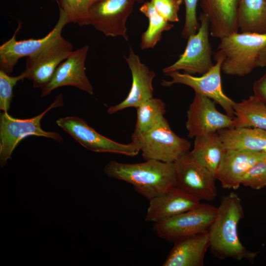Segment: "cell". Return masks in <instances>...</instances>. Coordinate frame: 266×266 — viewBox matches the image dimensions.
<instances>
[{
  "mask_svg": "<svg viewBox=\"0 0 266 266\" xmlns=\"http://www.w3.org/2000/svg\"><path fill=\"white\" fill-rule=\"evenodd\" d=\"M216 217L209 231L210 248L213 256L219 259H246L253 263L258 252H251L241 243L237 227L244 217L241 200L235 192L223 197L217 207Z\"/></svg>",
  "mask_w": 266,
  "mask_h": 266,
  "instance_id": "cell-1",
  "label": "cell"
},
{
  "mask_svg": "<svg viewBox=\"0 0 266 266\" xmlns=\"http://www.w3.org/2000/svg\"><path fill=\"white\" fill-rule=\"evenodd\" d=\"M103 170L109 177L131 184L136 192L148 200L176 187L174 163L147 160L127 164L113 160Z\"/></svg>",
  "mask_w": 266,
  "mask_h": 266,
  "instance_id": "cell-2",
  "label": "cell"
},
{
  "mask_svg": "<svg viewBox=\"0 0 266 266\" xmlns=\"http://www.w3.org/2000/svg\"><path fill=\"white\" fill-rule=\"evenodd\" d=\"M266 33H235L220 39L214 58L221 57V70L227 75L244 76L257 67Z\"/></svg>",
  "mask_w": 266,
  "mask_h": 266,
  "instance_id": "cell-3",
  "label": "cell"
},
{
  "mask_svg": "<svg viewBox=\"0 0 266 266\" xmlns=\"http://www.w3.org/2000/svg\"><path fill=\"white\" fill-rule=\"evenodd\" d=\"M64 104L63 95L59 94L55 100L43 112L31 118L20 119L11 116L8 112H3L0 116V165L3 167L18 143L30 135L43 136L61 143L63 139L57 132L43 130L41 120L50 110Z\"/></svg>",
  "mask_w": 266,
  "mask_h": 266,
  "instance_id": "cell-4",
  "label": "cell"
},
{
  "mask_svg": "<svg viewBox=\"0 0 266 266\" xmlns=\"http://www.w3.org/2000/svg\"><path fill=\"white\" fill-rule=\"evenodd\" d=\"M132 141L138 146L144 160L173 163L189 152L190 142L176 135L165 118L155 128L142 134L133 133Z\"/></svg>",
  "mask_w": 266,
  "mask_h": 266,
  "instance_id": "cell-5",
  "label": "cell"
},
{
  "mask_svg": "<svg viewBox=\"0 0 266 266\" xmlns=\"http://www.w3.org/2000/svg\"><path fill=\"white\" fill-rule=\"evenodd\" d=\"M217 207L200 203L195 208L154 223L153 231L160 238L168 241L191 235L208 232L214 221Z\"/></svg>",
  "mask_w": 266,
  "mask_h": 266,
  "instance_id": "cell-6",
  "label": "cell"
},
{
  "mask_svg": "<svg viewBox=\"0 0 266 266\" xmlns=\"http://www.w3.org/2000/svg\"><path fill=\"white\" fill-rule=\"evenodd\" d=\"M198 20L200 22L199 29L189 37L186 48L179 59L163 69L164 74L182 70L191 75H202L213 66L209 38V22L202 13L200 14Z\"/></svg>",
  "mask_w": 266,
  "mask_h": 266,
  "instance_id": "cell-7",
  "label": "cell"
},
{
  "mask_svg": "<svg viewBox=\"0 0 266 266\" xmlns=\"http://www.w3.org/2000/svg\"><path fill=\"white\" fill-rule=\"evenodd\" d=\"M57 125L86 149L97 153H110L134 157L140 152L133 141L123 144L111 140L96 132L82 118L77 116L62 117Z\"/></svg>",
  "mask_w": 266,
  "mask_h": 266,
  "instance_id": "cell-8",
  "label": "cell"
},
{
  "mask_svg": "<svg viewBox=\"0 0 266 266\" xmlns=\"http://www.w3.org/2000/svg\"><path fill=\"white\" fill-rule=\"evenodd\" d=\"M214 59L216 64L201 76L196 77L186 72L181 73L179 71H174L165 74L171 78V80H163L161 84L165 87L174 84L189 86L195 93L205 96L219 104L226 114L234 118L233 107L236 102L224 93L222 87L221 70L223 59L221 57L214 58Z\"/></svg>",
  "mask_w": 266,
  "mask_h": 266,
  "instance_id": "cell-9",
  "label": "cell"
},
{
  "mask_svg": "<svg viewBox=\"0 0 266 266\" xmlns=\"http://www.w3.org/2000/svg\"><path fill=\"white\" fill-rule=\"evenodd\" d=\"M59 11V17L54 27L47 34L40 38L17 40L16 36L21 27L19 22L11 38L0 46V70L10 74L20 59L38 54L62 36L63 29L68 22L64 12L61 10Z\"/></svg>",
  "mask_w": 266,
  "mask_h": 266,
  "instance_id": "cell-10",
  "label": "cell"
},
{
  "mask_svg": "<svg viewBox=\"0 0 266 266\" xmlns=\"http://www.w3.org/2000/svg\"><path fill=\"white\" fill-rule=\"evenodd\" d=\"M176 187L200 201L217 195L215 177L188 152L174 163Z\"/></svg>",
  "mask_w": 266,
  "mask_h": 266,
  "instance_id": "cell-11",
  "label": "cell"
},
{
  "mask_svg": "<svg viewBox=\"0 0 266 266\" xmlns=\"http://www.w3.org/2000/svg\"><path fill=\"white\" fill-rule=\"evenodd\" d=\"M141 0H100L90 10L89 25L106 36H121L126 41V21L135 2Z\"/></svg>",
  "mask_w": 266,
  "mask_h": 266,
  "instance_id": "cell-12",
  "label": "cell"
},
{
  "mask_svg": "<svg viewBox=\"0 0 266 266\" xmlns=\"http://www.w3.org/2000/svg\"><path fill=\"white\" fill-rule=\"evenodd\" d=\"M211 99L195 93L187 112L186 127L190 138L234 127V118L220 112Z\"/></svg>",
  "mask_w": 266,
  "mask_h": 266,
  "instance_id": "cell-13",
  "label": "cell"
},
{
  "mask_svg": "<svg viewBox=\"0 0 266 266\" xmlns=\"http://www.w3.org/2000/svg\"><path fill=\"white\" fill-rule=\"evenodd\" d=\"M73 51L72 44L61 36L38 54L28 57L25 69L22 72L25 78L33 82L34 88L41 89Z\"/></svg>",
  "mask_w": 266,
  "mask_h": 266,
  "instance_id": "cell-14",
  "label": "cell"
},
{
  "mask_svg": "<svg viewBox=\"0 0 266 266\" xmlns=\"http://www.w3.org/2000/svg\"><path fill=\"white\" fill-rule=\"evenodd\" d=\"M89 50L86 45L70 54L56 68L49 81L41 88V97H45L59 87L71 86L90 95L93 88L85 72V63Z\"/></svg>",
  "mask_w": 266,
  "mask_h": 266,
  "instance_id": "cell-15",
  "label": "cell"
},
{
  "mask_svg": "<svg viewBox=\"0 0 266 266\" xmlns=\"http://www.w3.org/2000/svg\"><path fill=\"white\" fill-rule=\"evenodd\" d=\"M131 71L132 83L126 99L107 110L109 114L129 107L137 108L153 98V80L156 76L153 70L142 63L138 56L130 47L129 55L124 57Z\"/></svg>",
  "mask_w": 266,
  "mask_h": 266,
  "instance_id": "cell-16",
  "label": "cell"
},
{
  "mask_svg": "<svg viewBox=\"0 0 266 266\" xmlns=\"http://www.w3.org/2000/svg\"><path fill=\"white\" fill-rule=\"evenodd\" d=\"M265 159L264 151L228 150L215 174L223 188L237 190L249 168Z\"/></svg>",
  "mask_w": 266,
  "mask_h": 266,
  "instance_id": "cell-17",
  "label": "cell"
},
{
  "mask_svg": "<svg viewBox=\"0 0 266 266\" xmlns=\"http://www.w3.org/2000/svg\"><path fill=\"white\" fill-rule=\"evenodd\" d=\"M145 221L158 223L197 207L196 198L175 187L149 200Z\"/></svg>",
  "mask_w": 266,
  "mask_h": 266,
  "instance_id": "cell-18",
  "label": "cell"
},
{
  "mask_svg": "<svg viewBox=\"0 0 266 266\" xmlns=\"http://www.w3.org/2000/svg\"><path fill=\"white\" fill-rule=\"evenodd\" d=\"M239 0H200L203 13L210 24V34L220 39L238 31Z\"/></svg>",
  "mask_w": 266,
  "mask_h": 266,
  "instance_id": "cell-19",
  "label": "cell"
},
{
  "mask_svg": "<svg viewBox=\"0 0 266 266\" xmlns=\"http://www.w3.org/2000/svg\"><path fill=\"white\" fill-rule=\"evenodd\" d=\"M163 266H202L210 247L208 232L181 238L174 242Z\"/></svg>",
  "mask_w": 266,
  "mask_h": 266,
  "instance_id": "cell-20",
  "label": "cell"
},
{
  "mask_svg": "<svg viewBox=\"0 0 266 266\" xmlns=\"http://www.w3.org/2000/svg\"><path fill=\"white\" fill-rule=\"evenodd\" d=\"M227 150L264 151L266 131L251 127H233L217 132Z\"/></svg>",
  "mask_w": 266,
  "mask_h": 266,
  "instance_id": "cell-21",
  "label": "cell"
},
{
  "mask_svg": "<svg viewBox=\"0 0 266 266\" xmlns=\"http://www.w3.org/2000/svg\"><path fill=\"white\" fill-rule=\"evenodd\" d=\"M227 150L217 132L195 137L190 152L193 158L215 178V174Z\"/></svg>",
  "mask_w": 266,
  "mask_h": 266,
  "instance_id": "cell-22",
  "label": "cell"
},
{
  "mask_svg": "<svg viewBox=\"0 0 266 266\" xmlns=\"http://www.w3.org/2000/svg\"><path fill=\"white\" fill-rule=\"evenodd\" d=\"M233 110L234 127H251L266 131V103L255 95L236 102Z\"/></svg>",
  "mask_w": 266,
  "mask_h": 266,
  "instance_id": "cell-23",
  "label": "cell"
},
{
  "mask_svg": "<svg viewBox=\"0 0 266 266\" xmlns=\"http://www.w3.org/2000/svg\"><path fill=\"white\" fill-rule=\"evenodd\" d=\"M237 22L242 33H266V0H239Z\"/></svg>",
  "mask_w": 266,
  "mask_h": 266,
  "instance_id": "cell-24",
  "label": "cell"
},
{
  "mask_svg": "<svg viewBox=\"0 0 266 266\" xmlns=\"http://www.w3.org/2000/svg\"><path fill=\"white\" fill-rule=\"evenodd\" d=\"M139 11L149 20L146 30L142 34L140 47L142 50L153 48L162 38V33L173 27V25L160 15L150 1L144 2Z\"/></svg>",
  "mask_w": 266,
  "mask_h": 266,
  "instance_id": "cell-25",
  "label": "cell"
},
{
  "mask_svg": "<svg viewBox=\"0 0 266 266\" xmlns=\"http://www.w3.org/2000/svg\"><path fill=\"white\" fill-rule=\"evenodd\" d=\"M166 112V104L161 99H149L136 108V121L133 133L142 134L151 130L165 119Z\"/></svg>",
  "mask_w": 266,
  "mask_h": 266,
  "instance_id": "cell-26",
  "label": "cell"
},
{
  "mask_svg": "<svg viewBox=\"0 0 266 266\" xmlns=\"http://www.w3.org/2000/svg\"><path fill=\"white\" fill-rule=\"evenodd\" d=\"M100 0H56L59 10L66 16L68 23L80 26L89 25L90 10Z\"/></svg>",
  "mask_w": 266,
  "mask_h": 266,
  "instance_id": "cell-27",
  "label": "cell"
},
{
  "mask_svg": "<svg viewBox=\"0 0 266 266\" xmlns=\"http://www.w3.org/2000/svg\"><path fill=\"white\" fill-rule=\"evenodd\" d=\"M25 79L23 72L16 76H10L0 69V109L7 112L14 96V87L20 80Z\"/></svg>",
  "mask_w": 266,
  "mask_h": 266,
  "instance_id": "cell-28",
  "label": "cell"
},
{
  "mask_svg": "<svg viewBox=\"0 0 266 266\" xmlns=\"http://www.w3.org/2000/svg\"><path fill=\"white\" fill-rule=\"evenodd\" d=\"M241 185L254 190L266 186V161L260 160L251 166L245 173Z\"/></svg>",
  "mask_w": 266,
  "mask_h": 266,
  "instance_id": "cell-29",
  "label": "cell"
},
{
  "mask_svg": "<svg viewBox=\"0 0 266 266\" xmlns=\"http://www.w3.org/2000/svg\"><path fill=\"white\" fill-rule=\"evenodd\" d=\"M185 5V19L181 32L183 38L188 39L196 33L200 27L197 18V7L198 0H184Z\"/></svg>",
  "mask_w": 266,
  "mask_h": 266,
  "instance_id": "cell-30",
  "label": "cell"
},
{
  "mask_svg": "<svg viewBox=\"0 0 266 266\" xmlns=\"http://www.w3.org/2000/svg\"><path fill=\"white\" fill-rule=\"evenodd\" d=\"M183 0H151L158 13L169 22L179 21L178 12Z\"/></svg>",
  "mask_w": 266,
  "mask_h": 266,
  "instance_id": "cell-31",
  "label": "cell"
},
{
  "mask_svg": "<svg viewBox=\"0 0 266 266\" xmlns=\"http://www.w3.org/2000/svg\"><path fill=\"white\" fill-rule=\"evenodd\" d=\"M253 90L254 95L266 103V70L264 75L254 82Z\"/></svg>",
  "mask_w": 266,
  "mask_h": 266,
  "instance_id": "cell-32",
  "label": "cell"
},
{
  "mask_svg": "<svg viewBox=\"0 0 266 266\" xmlns=\"http://www.w3.org/2000/svg\"><path fill=\"white\" fill-rule=\"evenodd\" d=\"M257 67L266 68V46L262 50L257 61Z\"/></svg>",
  "mask_w": 266,
  "mask_h": 266,
  "instance_id": "cell-33",
  "label": "cell"
},
{
  "mask_svg": "<svg viewBox=\"0 0 266 266\" xmlns=\"http://www.w3.org/2000/svg\"><path fill=\"white\" fill-rule=\"evenodd\" d=\"M264 155H265V160L266 161V148L264 151Z\"/></svg>",
  "mask_w": 266,
  "mask_h": 266,
  "instance_id": "cell-34",
  "label": "cell"
},
{
  "mask_svg": "<svg viewBox=\"0 0 266 266\" xmlns=\"http://www.w3.org/2000/svg\"><path fill=\"white\" fill-rule=\"evenodd\" d=\"M141 0V1H142L143 0Z\"/></svg>",
  "mask_w": 266,
  "mask_h": 266,
  "instance_id": "cell-35",
  "label": "cell"
}]
</instances>
